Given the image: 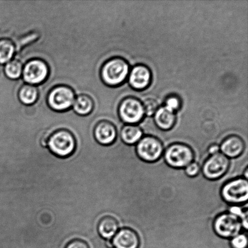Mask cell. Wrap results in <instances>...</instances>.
<instances>
[{
	"instance_id": "1",
	"label": "cell",
	"mask_w": 248,
	"mask_h": 248,
	"mask_svg": "<svg viewBox=\"0 0 248 248\" xmlns=\"http://www.w3.org/2000/svg\"><path fill=\"white\" fill-rule=\"evenodd\" d=\"M163 159L169 167L175 169H184L196 159L194 150L186 143L174 142L167 146Z\"/></svg>"
},
{
	"instance_id": "2",
	"label": "cell",
	"mask_w": 248,
	"mask_h": 248,
	"mask_svg": "<svg viewBox=\"0 0 248 248\" xmlns=\"http://www.w3.org/2000/svg\"><path fill=\"white\" fill-rule=\"evenodd\" d=\"M221 197L230 205L244 206L248 201V179L243 177L228 180L220 190Z\"/></svg>"
},
{
	"instance_id": "3",
	"label": "cell",
	"mask_w": 248,
	"mask_h": 248,
	"mask_svg": "<svg viewBox=\"0 0 248 248\" xmlns=\"http://www.w3.org/2000/svg\"><path fill=\"white\" fill-rule=\"evenodd\" d=\"M130 71V65L125 59L115 57L103 65L101 75L103 82L108 86L117 87L125 81Z\"/></svg>"
},
{
	"instance_id": "4",
	"label": "cell",
	"mask_w": 248,
	"mask_h": 248,
	"mask_svg": "<svg viewBox=\"0 0 248 248\" xmlns=\"http://www.w3.org/2000/svg\"><path fill=\"white\" fill-rule=\"evenodd\" d=\"M47 146L50 152L56 156L67 158L75 153L77 141L70 131L62 129L49 136Z\"/></svg>"
},
{
	"instance_id": "5",
	"label": "cell",
	"mask_w": 248,
	"mask_h": 248,
	"mask_svg": "<svg viewBox=\"0 0 248 248\" xmlns=\"http://www.w3.org/2000/svg\"><path fill=\"white\" fill-rule=\"evenodd\" d=\"M136 155L140 160L148 163H154L161 159L164 152L162 141L154 136L147 135L135 145Z\"/></svg>"
},
{
	"instance_id": "6",
	"label": "cell",
	"mask_w": 248,
	"mask_h": 248,
	"mask_svg": "<svg viewBox=\"0 0 248 248\" xmlns=\"http://www.w3.org/2000/svg\"><path fill=\"white\" fill-rule=\"evenodd\" d=\"M230 165L229 158L222 153L208 155L201 166L202 174L210 181H218L227 174Z\"/></svg>"
},
{
	"instance_id": "7",
	"label": "cell",
	"mask_w": 248,
	"mask_h": 248,
	"mask_svg": "<svg viewBox=\"0 0 248 248\" xmlns=\"http://www.w3.org/2000/svg\"><path fill=\"white\" fill-rule=\"evenodd\" d=\"M242 230L240 218L229 212L220 214L214 220V232L222 239L230 240L240 234Z\"/></svg>"
},
{
	"instance_id": "8",
	"label": "cell",
	"mask_w": 248,
	"mask_h": 248,
	"mask_svg": "<svg viewBox=\"0 0 248 248\" xmlns=\"http://www.w3.org/2000/svg\"><path fill=\"white\" fill-rule=\"evenodd\" d=\"M118 113L121 121L126 124L132 125L140 123L145 116L142 102L133 96L126 97L121 102Z\"/></svg>"
},
{
	"instance_id": "9",
	"label": "cell",
	"mask_w": 248,
	"mask_h": 248,
	"mask_svg": "<svg viewBox=\"0 0 248 248\" xmlns=\"http://www.w3.org/2000/svg\"><path fill=\"white\" fill-rule=\"evenodd\" d=\"M75 93L72 89L66 86L54 87L49 92L47 103L50 108L56 111H64L74 105Z\"/></svg>"
},
{
	"instance_id": "10",
	"label": "cell",
	"mask_w": 248,
	"mask_h": 248,
	"mask_svg": "<svg viewBox=\"0 0 248 248\" xmlns=\"http://www.w3.org/2000/svg\"><path fill=\"white\" fill-rule=\"evenodd\" d=\"M49 69L43 60L35 59L26 63L23 69L24 81L30 85L42 83L47 78Z\"/></svg>"
},
{
	"instance_id": "11",
	"label": "cell",
	"mask_w": 248,
	"mask_h": 248,
	"mask_svg": "<svg viewBox=\"0 0 248 248\" xmlns=\"http://www.w3.org/2000/svg\"><path fill=\"white\" fill-rule=\"evenodd\" d=\"M152 80V73L150 68L144 64L135 65L129 73L128 81L131 88L136 91H143L150 86Z\"/></svg>"
},
{
	"instance_id": "12",
	"label": "cell",
	"mask_w": 248,
	"mask_h": 248,
	"mask_svg": "<svg viewBox=\"0 0 248 248\" xmlns=\"http://www.w3.org/2000/svg\"><path fill=\"white\" fill-rule=\"evenodd\" d=\"M220 152L229 159H236L241 156L247 149L244 139L240 136L232 135L226 137L220 143Z\"/></svg>"
},
{
	"instance_id": "13",
	"label": "cell",
	"mask_w": 248,
	"mask_h": 248,
	"mask_svg": "<svg viewBox=\"0 0 248 248\" xmlns=\"http://www.w3.org/2000/svg\"><path fill=\"white\" fill-rule=\"evenodd\" d=\"M115 248H140V239L138 233L131 228L123 227L119 230L111 239Z\"/></svg>"
},
{
	"instance_id": "14",
	"label": "cell",
	"mask_w": 248,
	"mask_h": 248,
	"mask_svg": "<svg viewBox=\"0 0 248 248\" xmlns=\"http://www.w3.org/2000/svg\"><path fill=\"white\" fill-rule=\"evenodd\" d=\"M94 136L99 144L109 146L113 144L118 137V131L113 124L103 121L97 124L94 130Z\"/></svg>"
},
{
	"instance_id": "15",
	"label": "cell",
	"mask_w": 248,
	"mask_h": 248,
	"mask_svg": "<svg viewBox=\"0 0 248 248\" xmlns=\"http://www.w3.org/2000/svg\"><path fill=\"white\" fill-rule=\"evenodd\" d=\"M120 230V224L116 218L107 216L101 218L98 225L99 234L104 239L111 240Z\"/></svg>"
},
{
	"instance_id": "16",
	"label": "cell",
	"mask_w": 248,
	"mask_h": 248,
	"mask_svg": "<svg viewBox=\"0 0 248 248\" xmlns=\"http://www.w3.org/2000/svg\"><path fill=\"white\" fill-rule=\"evenodd\" d=\"M154 116L155 125L163 131L171 130L176 122L175 113L168 110L164 106L159 108Z\"/></svg>"
},
{
	"instance_id": "17",
	"label": "cell",
	"mask_w": 248,
	"mask_h": 248,
	"mask_svg": "<svg viewBox=\"0 0 248 248\" xmlns=\"http://www.w3.org/2000/svg\"><path fill=\"white\" fill-rule=\"evenodd\" d=\"M120 137L124 144L136 145L143 137V131L137 125L126 124L121 131Z\"/></svg>"
},
{
	"instance_id": "18",
	"label": "cell",
	"mask_w": 248,
	"mask_h": 248,
	"mask_svg": "<svg viewBox=\"0 0 248 248\" xmlns=\"http://www.w3.org/2000/svg\"><path fill=\"white\" fill-rule=\"evenodd\" d=\"M73 107L75 112L78 115L87 116L93 110V101L87 94H80L75 99Z\"/></svg>"
},
{
	"instance_id": "19",
	"label": "cell",
	"mask_w": 248,
	"mask_h": 248,
	"mask_svg": "<svg viewBox=\"0 0 248 248\" xmlns=\"http://www.w3.org/2000/svg\"><path fill=\"white\" fill-rule=\"evenodd\" d=\"M18 97L22 104L31 105L35 103L38 98V89L32 85H24L19 89Z\"/></svg>"
},
{
	"instance_id": "20",
	"label": "cell",
	"mask_w": 248,
	"mask_h": 248,
	"mask_svg": "<svg viewBox=\"0 0 248 248\" xmlns=\"http://www.w3.org/2000/svg\"><path fill=\"white\" fill-rule=\"evenodd\" d=\"M16 52L13 43L7 39L0 40V64H6L11 61Z\"/></svg>"
},
{
	"instance_id": "21",
	"label": "cell",
	"mask_w": 248,
	"mask_h": 248,
	"mask_svg": "<svg viewBox=\"0 0 248 248\" xmlns=\"http://www.w3.org/2000/svg\"><path fill=\"white\" fill-rule=\"evenodd\" d=\"M4 73L9 79H18L23 74V64L18 60L10 61L5 65Z\"/></svg>"
},
{
	"instance_id": "22",
	"label": "cell",
	"mask_w": 248,
	"mask_h": 248,
	"mask_svg": "<svg viewBox=\"0 0 248 248\" xmlns=\"http://www.w3.org/2000/svg\"><path fill=\"white\" fill-rule=\"evenodd\" d=\"M164 106L168 110L175 113L181 108V99L176 94H170V96H167V98L165 99Z\"/></svg>"
},
{
	"instance_id": "23",
	"label": "cell",
	"mask_w": 248,
	"mask_h": 248,
	"mask_svg": "<svg viewBox=\"0 0 248 248\" xmlns=\"http://www.w3.org/2000/svg\"><path fill=\"white\" fill-rule=\"evenodd\" d=\"M231 248H248V240L247 232L240 233L229 240Z\"/></svg>"
},
{
	"instance_id": "24",
	"label": "cell",
	"mask_w": 248,
	"mask_h": 248,
	"mask_svg": "<svg viewBox=\"0 0 248 248\" xmlns=\"http://www.w3.org/2000/svg\"><path fill=\"white\" fill-rule=\"evenodd\" d=\"M142 104L143 108H144L145 115L147 116L154 115L157 109L159 108V104L154 99H147Z\"/></svg>"
},
{
	"instance_id": "25",
	"label": "cell",
	"mask_w": 248,
	"mask_h": 248,
	"mask_svg": "<svg viewBox=\"0 0 248 248\" xmlns=\"http://www.w3.org/2000/svg\"><path fill=\"white\" fill-rule=\"evenodd\" d=\"M248 205V204H247ZM230 205L228 209V212L232 214L237 217L240 218V220L247 219L248 218V206Z\"/></svg>"
},
{
	"instance_id": "26",
	"label": "cell",
	"mask_w": 248,
	"mask_h": 248,
	"mask_svg": "<svg viewBox=\"0 0 248 248\" xmlns=\"http://www.w3.org/2000/svg\"><path fill=\"white\" fill-rule=\"evenodd\" d=\"M184 171L187 176L195 177L201 172V165L198 162L194 161L185 168Z\"/></svg>"
},
{
	"instance_id": "27",
	"label": "cell",
	"mask_w": 248,
	"mask_h": 248,
	"mask_svg": "<svg viewBox=\"0 0 248 248\" xmlns=\"http://www.w3.org/2000/svg\"><path fill=\"white\" fill-rule=\"evenodd\" d=\"M65 248H90L89 245L84 240L75 239L67 245Z\"/></svg>"
},
{
	"instance_id": "28",
	"label": "cell",
	"mask_w": 248,
	"mask_h": 248,
	"mask_svg": "<svg viewBox=\"0 0 248 248\" xmlns=\"http://www.w3.org/2000/svg\"><path fill=\"white\" fill-rule=\"evenodd\" d=\"M206 152L208 153L209 155L217 154L220 152V146L217 143H212L208 146Z\"/></svg>"
},
{
	"instance_id": "29",
	"label": "cell",
	"mask_w": 248,
	"mask_h": 248,
	"mask_svg": "<svg viewBox=\"0 0 248 248\" xmlns=\"http://www.w3.org/2000/svg\"><path fill=\"white\" fill-rule=\"evenodd\" d=\"M49 136H48V135H45V136H43L42 138H41V145H42V146H43V147H47V143H48V138H49Z\"/></svg>"
}]
</instances>
